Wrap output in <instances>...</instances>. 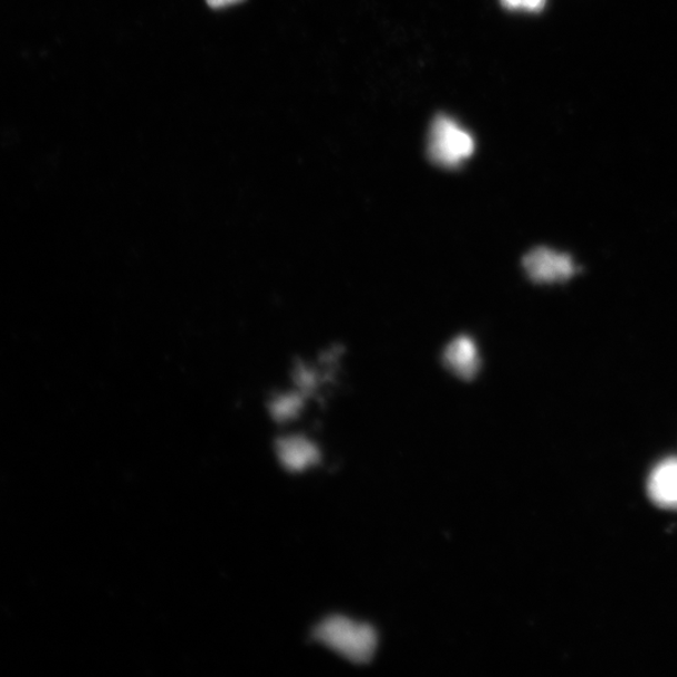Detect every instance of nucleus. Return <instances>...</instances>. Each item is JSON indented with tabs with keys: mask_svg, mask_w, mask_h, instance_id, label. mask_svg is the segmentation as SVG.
I'll list each match as a JSON object with an SVG mask.
<instances>
[{
	"mask_svg": "<svg viewBox=\"0 0 677 677\" xmlns=\"http://www.w3.org/2000/svg\"><path fill=\"white\" fill-rule=\"evenodd\" d=\"M314 637L348 661L366 665L373 660L378 647L375 627L352 622L342 616L324 619L316 628Z\"/></svg>",
	"mask_w": 677,
	"mask_h": 677,
	"instance_id": "1",
	"label": "nucleus"
},
{
	"mask_svg": "<svg viewBox=\"0 0 677 677\" xmlns=\"http://www.w3.org/2000/svg\"><path fill=\"white\" fill-rule=\"evenodd\" d=\"M475 142L469 132L447 116H438L429 132L428 155L437 166L457 168L474 154Z\"/></svg>",
	"mask_w": 677,
	"mask_h": 677,
	"instance_id": "2",
	"label": "nucleus"
},
{
	"mask_svg": "<svg viewBox=\"0 0 677 677\" xmlns=\"http://www.w3.org/2000/svg\"><path fill=\"white\" fill-rule=\"evenodd\" d=\"M523 268L530 279L538 284L565 281L576 273V265L568 255L548 247H537L524 256Z\"/></svg>",
	"mask_w": 677,
	"mask_h": 677,
	"instance_id": "3",
	"label": "nucleus"
},
{
	"mask_svg": "<svg viewBox=\"0 0 677 677\" xmlns=\"http://www.w3.org/2000/svg\"><path fill=\"white\" fill-rule=\"evenodd\" d=\"M444 361L454 376L464 380L473 379L479 373L481 361L479 349L470 337H458L444 351Z\"/></svg>",
	"mask_w": 677,
	"mask_h": 677,
	"instance_id": "4",
	"label": "nucleus"
},
{
	"mask_svg": "<svg viewBox=\"0 0 677 677\" xmlns=\"http://www.w3.org/2000/svg\"><path fill=\"white\" fill-rule=\"evenodd\" d=\"M650 499L663 509L677 510V460L670 458L655 466L647 484Z\"/></svg>",
	"mask_w": 677,
	"mask_h": 677,
	"instance_id": "5",
	"label": "nucleus"
},
{
	"mask_svg": "<svg viewBox=\"0 0 677 677\" xmlns=\"http://www.w3.org/2000/svg\"><path fill=\"white\" fill-rule=\"evenodd\" d=\"M280 457L286 466L294 471H301L319 461V451L316 445L301 437L289 438L280 445Z\"/></svg>",
	"mask_w": 677,
	"mask_h": 677,
	"instance_id": "6",
	"label": "nucleus"
},
{
	"mask_svg": "<svg viewBox=\"0 0 677 677\" xmlns=\"http://www.w3.org/2000/svg\"><path fill=\"white\" fill-rule=\"evenodd\" d=\"M510 11L540 12L546 6V0H501Z\"/></svg>",
	"mask_w": 677,
	"mask_h": 677,
	"instance_id": "7",
	"label": "nucleus"
},
{
	"mask_svg": "<svg viewBox=\"0 0 677 677\" xmlns=\"http://www.w3.org/2000/svg\"><path fill=\"white\" fill-rule=\"evenodd\" d=\"M206 2L209 7L218 9L240 3L243 0H206Z\"/></svg>",
	"mask_w": 677,
	"mask_h": 677,
	"instance_id": "8",
	"label": "nucleus"
}]
</instances>
